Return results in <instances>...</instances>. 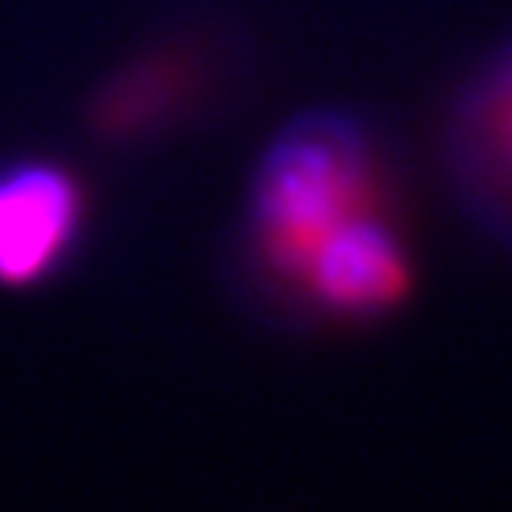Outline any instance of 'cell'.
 I'll return each instance as SVG.
<instances>
[{
	"mask_svg": "<svg viewBox=\"0 0 512 512\" xmlns=\"http://www.w3.org/2000/svg\"><path fill=\"white\" fill-rule=\"evenodd\" d=\"M80 197L67 173L44 163L0 173V283H34L70 247Z\"/></svg>",
	"mask_w": 512,
	"mask_h": 512,
	"instance_id": "3957f363",
	"label": "cell"
},
{
	"mask_svg": "<svg viewBox=\"0 0 512 512\" xmlns=\"http://www.w3.org/2000/svg\"><path fill=\"white\" fill-rule=\"evenodd\" d=\"M436 167L469 227L512 253V34L446 94L436 120Z\"/></svg>",
	"mask_w": 512,
	"mask_h": 512,
	"instance_id": "7a4b0ae2",
	"label": "cell"
},
{
	"mask_svg": "<svg viewBox=\"0 0 512 512\" xmlns=\"http://www.w3.org/2000/svg\"><path fill=\"white\" fill-rule=\"evenodd\" d=\"M399 170L380 133L343 110L296 117L253 183V237L303 310L380 323L416 296L419 263Z\"/></svg>",
	"mask_w": 512,
	"mask_h": 512,
	"instance_id": "6da1fadb",
	"label": "cell"
}]
</instances>
